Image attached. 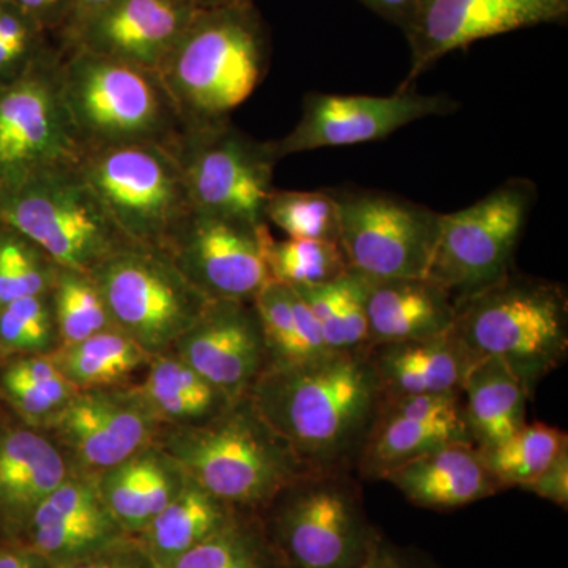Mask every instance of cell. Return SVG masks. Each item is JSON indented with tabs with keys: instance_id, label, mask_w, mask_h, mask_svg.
<instances>
[{
	"instance_id": "obj_31",
	"label": "cell",
	"mask_w": 568,
	"mask_h": 568,
	"mask_svg": "<svg viewBox=\"0 0 568 568\" xmlns=\"http://www.w3.org/2000/svg\"><path fill=\"white\" fill-rule=\"evenodd\" d=\"M145 354L122 332L103 331L63 347L54 365L73 387H100L132 373L145 361Z\"/></svg>"
},
{
	"instance_id": "obj_11",
	"label": "cell",
	"mask_w": 568,
	"mask_h": 568,
	"mask_svg": "<svg viewBox=\"0 0 568 568\" xmlns=\"http://www.w3.org/2000/svg\"><path fill=\"white\" fill-rule=\"evenodd\" d=\"M347 265L366 278H425L440 213L396 194L331 189Z\"/></svg>"
},
{
	"instance_id": "obj_8",
	"label": "cell",
	"mask_w": 568,
	"mask_h": 568,
	"mask_svg": "<svg viewBox=\"0 0 568 568\" xmlns=\"http://www.w3.org/2000/svg\"><path fill=\"white\" fill-rule=\"evenodd\" d=\"M274 547L286 568H361L381 537L342 470H312L284 489Z\"/></svg>"
},
{
	"instance_id": "obj_32",
	"label": "cell",
	"mask_w": 568,
	"mask_h": 568,
	"mask_svg": "<svg viewBox=\"0 0 568 568\" xmlns=\"http://www.w3.org/2000/svg\"><path fill=\"white\" fill-rule=\"evenodd\" d=\"M170 568H286L263 529L231 518Z\"/></svg>"
},
{
	"instance_id": "obj_46",
	"label": "cell",
	"mask_w": 568,
	"mask_h": 568,
	"mask_svg": "<svg viewBox=\"0 0 568 568\" xmlns=\"http://www.w3.org/2000/svg\"><path fill=\"white\" fill-rule=\"evenodd\" d=\"M114 2L115 0H81L82 6L97 11L106 9V7H110L111 3Z\"/></svg>"
},
{
	"instance_id": "obj_45",
	"label": "cell",
	"mask_w": 568,
	"mask_h": 568,
	"mask_svg": "<svg viewBox=\"0 0 568 568\" xmlns=\"http://www.w3.org/2000/svg\"><path fill=\"white\" fill-rule=\"evenodd\" d=\"M71 568H136L129 562L122 560H95V562L78 564Z\"/></svg>"
},
{
	"instance_id": "obj_4",
	"label": "cell",
	"mask_w": 568,
	"mask_h": 568,
	"mask_svg": "<svg viewBox=\"0 0 568 568\" xmlns=\"http://www.w3.org/2000/svg\"><path fill=\"white\" fill-rule=\"evenodd\" d=\"M171 452L186 476L227 506L272 503L312 473L246 396L211 424L174 437Z\"/></svg>"
},
{
	"instance_id": "obj_43",
	"label": "cell",
	"mask_w": 568,
	"mask_h": 568,
	"mask_svg": "<svg viewBox=\"0 0 568 568\" xmlns=\"http://www.w3.org/2000/svg\"><path fill=\"white\" fill-rule=\"evenodd\" d=\"M376 568H432L410 552L381 540L376 552Z\"/></svg>"
},
{
	"instance_id": "obj_30",
	"label": "cell",
	"mask_w": 568,
	"mask_h": 568,
	"mask_svg": "<svg viewBox=\"0 0 568 568\" xmlns=\"http://www.w3.org/2000/svg\"><path fill=\"white\" fill-rule=\"evenodd\" d=\"M566 448L568 437L562 429L534 422L480 454L500 489H526Z\"/></svg>"
},
{
	"instance_id": "obj_19",
	"label": "cell",
	"mask_w": 568,
	"mask_h": 568,
	"mask_svg": "<svg viewBox=\"0 0 568 568\" xmlns=\"http://www.w3.org/2000/svg\"><path fill=\"white\" fill-rule=\"evenodd\" d=\"M394 485L414 506L455 510L500 491L474 444H446L388 470Z\"/></svg>"
},
{
	"instance_id": "obj_5",
	"label": "cell",
	"mask_w": 568,
	"mask_h": 568,
	"mask_svg": "<svg viewBox=\"0 0 568 568\" xmlns=\"http://www.w3.org/2000/svg\"><path fill=\"white\" fill-rule=\"evenodd\" d=\"M0 223L78 274L91 275L123 248V235L82 175L80 162L39 171L0 189Z\"/></svg>"
},
{
	"instance_id": "obj_29",
	"label": "cell",
	"mask_w": 568,
	"mask_h": 568,
	"mask_svg": "<svg viewBox=\"0 0 568 568\" xmlns=\"http://www.w3.org/2000/svg\"><path fill=\"white\" fill-rule=\"evenodd\" d=\"M294 287L312 310L325 345L334 353L369 349L365 278L349 271L334 282Z\"/></svg>"
},
{
	"instance_id": "obj_10",
	"label": "cell",
	"mask_w": 568,
	"mask_h": 568,
	"mask_svg": "<svg viewBox=\"0 0 568 568\" xmlns=\"http://www.w3.org/2000/svg\"><path fill=\"white\" fill-rule=\"evenodd\" d=\"M536 201V183L510 179L463 211L440 213L425 278L454 298L503 278Z\"/></svg>"
},
{
	"instance_id": "obj_27",
	"label": "cell",
	"mask_w": 568,
	"mask_h": 568,
	"mask_svg": "<svg viewBox=\"0 0 568 568\" xmlns=\"http://www.w3.org/2000/svg\"><path fill=\"white\" fill-rule=\"evenodd\" d=\"M231 518L227 504L213 497L196 481H189L145 526L153 564L156 568H170L183 552L223 528Z\"/></svg>"
},
{
	"instance_id": "obj_40",
	"label": "cell",
	"mask_w": 568,
	"mask_h": 568,
	"mask_svg": "<svg viewBox=\"0 0 568 568\" xmlns=\"http://www.w3.org/2000/svg\"><path fill=\"white\" fill-rule=\"evenodd\" d=\"M0 345L13 351H37L47 346L33 334L32 328L7 306H0Z\"/></svg>"
},
{
	"instance_id": "obj_22",
	"label": "cell",
	"mask_w": 568,
	"mask_h": 568,
	"mask_svg": "<svg viewBox=\"0 0 568 568\" xmlns=\"http://www.w3.org/2000/svg\"><path fill=\"white\" fill-rule=\"evenodd\" d=\"M55 425L82 462L106 469L134 457L151 435L141 407L106 395L71 396Z\"/></svg>"
},
{
	"instance_id": "obj_21",
	"label": "cell",
	"mask_w": 568,
	"mask_h": 568,
	"mask_svg": "<svg viewBox=\"0 0 568 568\" xmlns=\"http://www.w3.org/2000/svg\"><path fill=\"white\" fill-rule=\"evenodd\" d=\"M364 278L369 345L413 342L454 331L455 298L437 284L426 278Z\"/></svg>"
},
{
	"instance_id": "obj_41",
	"label": "cell",
	"mask_w": 568,
	"mask_h": 568,
	"mask_svg": "<svg viewBox=\"0 0 568 568\" xmlns=\"http://www.w3.org/2000/svg\"><path fill=\"white\" fill-rule=\"evenodd\" d=\"M3 306H7L11 313H14L21 321H24L44 345L50 343V310L44 304L43 295H29V297L17 298V301Z\"/></svg>"
},
{
	"instance_id": "obj_12",
	"label": "cell",
	"mask_w": 568,
	"mask_h": 568,
	"mask_svg": "<svg viewBox=\"0 0 568 568\" xmlns=\"http://www.w3.org/2000/svg\"><path fill=\"white\" fill-rule=\"evenodd\" d=\"M181 160L193 212L235 222L265 224L274 192L275 142H257L227 121L190 132Z\"/></svg>"
},
{
	"instance_id": "obj_24",
	"label": "cell",
	"mask_w": 568,
	"mask_h": 568,
	"mask_svg": "<svg viewBox=\"0 0 568 568\" xmlns=\"http://www.w3.org/2000/svg\"><path fill=\"white\" fill-rule=\"evenodd\" d=\"M465 417L478 450L504 443L526 424L528 390L504 362L478 357L463 384Z\"/></svg>"
},
{
	"instance_id": "obj_26",
	"label": "cell",
	"mask_w": 568,
	"mask_h": 568,
	"mask_svg": "<svg viewBox=\"0 0 568 568\" xmlns=\"http://www.w3.org/2000/svg\"><path fill=\"white\" fill-rule=\"evenodd\" d=\"M111 518L100 493L80 481H63L33 510L37 548L59 556L92 547L110 534Z\"/></svg>"
},
{
	"instance_id": "obj_35",
	"label": "cell",
	"mask_w": 568,
	"mask_h": 568,
	"mask_svg": "<svg viewBox=\"0 0 568 568\" xmlns=\"http://www.w3.org/2000/svg\"><path fill=\"white\" fill-rule=\"evenodd\" d=\"M89 275L63 268L58 283V323L65 346L103 332L110 324L106 306Z\"/></svg>"
},
{
	"instance_id": "obj_7",
	"label": "cell",
	"mask_w": 568,
	"mask_h": 568,
	"mask_svg": "<svg viewBox=\"0 0 568 568\" xmlns=\"http://www.w3.org/2000/svg\"><path fill=\"white\" fill-rule=\"evenodd\" d=\"M80 170L112 223L136 245L155 248L175 239L193 213L181 160L166 144L84 151Z\"/></svg>"
},
{
	"instance_id": "obj_9",
	"label": "cell",
	"mask_w": 568,
	"mask_h": 568,
	"mask_svg": "<svg viewBox=\"0 0 568 568\" xmlns=\"http://www.w3.org/2000/svg\"><path fill=\"white\" fill-rule=\"evenodd\" d=\"M89 276L110 320L148 354L179 342L212 302L153 246H123Z\"/></svg>"
},
{
	"instance_id": "obj_28",
	"label": "cell",
	"mask_w": 568,
	"mask_h": 568,
	"mask_svg": "<svg viewBox=\"0 0 568 568\" xmlns=\"http://www.w3.org/2000/svg\"><path fill=\"white\" fill-rule=\"evenodd\" d=\"M63 481L61 454L44 437L14 432L0 440V503L17 510H36Z\"/></svg>"
},
{
	"instance_id": "obj_14",
	"label": "cell",
	"mask_w": 568,
	"mask_h": 568,
	"mask_svg": "<svg viewBox=\"0 0 568 568\" xmlns=\"http://www.w3.org/2000/svg\"><path fill=\"white\" fill-rule=\"evenodd\" d=\"M568 0H418L406 28L410 69L398 91L444 55L478 40L566 20Z\"/></svg>"
},
{
	"instance_id": "obj_47",
	"label": "cell",
	"mask_w": 568,
	"mask_h": 568,
	"mask_svg": "<svg viewBox=\"0 0 568 568\" xmlns=\"http://www.w3.org/2000/svg\"><path fill=\"white\" fill-rule=\"evenodd\" d=\"M204 2L213 3V6L226 7L234 6V3L245 2V0H204Z\"/></svg>"
},
{
	"instance_id": "obj_23",
	"label": "cell",
	"mask_w": 568,
	"mask_h": 568,
	"mask_svg": "<svg viewBox=\"0 0 568 568\" xmlns=\"http://www.w3.org/2000/svg\"><path fill=\"white\" fill-rule=\"evenodd\" d=\"M178 0H115L92 26L97 54L159 71L185 28Z\"/></svg>"
},
{
	"instance_id": "obj_16",
	"label": "cell",
	"mask_w": 568,
	"mask_h": 568,
	"mask_svg": "<svg viewBox=\"0 0 568 568\" xmlns=\"http://www.w3.org/2000/svg\"><path fill=\"white\" fill-rule=\"evenodd\" d=\"M267 234V224L193 212L175 235V264L212 301L252 302L272 280L264 256Z\"/></svg>"
},
{
	"instance_id": "obj_3",
	"label": "cell",
	"mask_w": 568,
	"mask_h": 568,
	"mask_svg": "<svg viewBox=\"0 0 568 568\" xmlns=\"http://www.w3.org/2000/svg\"><path fill=\"white\" fill-rule=\"evenodd\" d=\"M173 50L156 74L190 129L227 121L267 70V43L245 2L219 7Z\"/></svg>"
},
{
	"instance_id": "obj_42",
	"label": "cell",
	"mask_w": 568,
	"mask_h": 568,
	"mask_svg": "<svg viewBox=\"0 0 568 568\" xmlns=\"http://www.w3.org/2000/svg\"><path fill=\"white\" fill-rule=\"evenodd\" d=\"M358 2L364 3L369 10L381 14L384 20L398 26L405 32L413 20L418 0H358Z\"/></svg>"
},
{
	"instance_id": "obj_25",
	"label": "cell",
	"mask_w": 568,
	"mask_h": 568,
	"mask_svg": "<svg viewBox=\"0 0 568 568\" xmlns=\"http://www.w3.org/2000/svg\"><path fill=\"white\" fill-rule=\"evenodd\" d=\"M253 305L263 331L267 368L306 364L334 353L294 287L271 280L254 295Z\"/></svg>"
},
{
	"instance_id": "obj_6",
	"label": "cell",
	"mask_w": 568,
	"mask_h": 568,
	"mask_svg": "<svg viewBox=\"0 0 568 568\" xmlns=\"http://www.w3.org/2000/svg\"><path fill=\"white\" fill-rule=\"evenodd\" d=\"M58 84L71 130L84 151L164 144L179 115L159 74L106 55L81 59Z\"/></svg>"
},
{
	"instance_id": "obj_38",
	"label": "cell",
	"mask_w": 568,
	"mask_h": 568,
	"mask_svg": "<svg viewBox=\"0 0 568 568\" xmlns=\"http://www.w3.org/2000/svg\"><path fill=\"white\" fill-rule=\"evenodd\" d=\"M3 386L26 416L40 417L65 405L73 396V386L67 379L51 384H33L17 377L3 376Z\"/></svg>"
},
{
	"instance_id": "obj_39",
	"label": "cell",
	"mask_w": 568,
	"mask_h": 568,
	"mask_svg": "<svg viewBox=\"0 0 568 568\" xmlns=\"http://www.w3.org/2000/svg\"><path fill=\"white\" fill-rule=\"evenodd\" d=\"M526 491L534 493V495L549 500V503L556 504V506L567 508L568 448L560 452L558 458L526 488Z\"/></svg>"
},
{
	"instance_id": "obj_36",
	"label": "cell",
	"mask_w": 568,
	"mask_h": 568,
	"mask_svg": "<svg viewBox=\"0 0 568 568\" xmlns=\"http://www.w3.org/2000/svg\"><path fill=\"white\" fill-rule=\"evenodd\" d=\"M50 286L40 250L13 227L0 223V306L29 295H43Z\"/></svg>"
},
{
	"instance_id": "obj_20",
	"label": "cell",
	"mask_w": 568,
	"mask_h": 568,
	"mask_svg": "<svg viewBox=\"0 0 568 568\" xmlns=\"http://www.w3.org/2000/svg\"><path fill=\"white\" fill-rule=\"evenodd\" d=\"M384 398L459 395L477 361L454 331L432 338L369 347Z\"/></svg>"
},
{
	"instance_id": "obj_18",
	"label": "cell",
	"mask_w": 568,
	"mask_h": 568,
	"mask_svg": "<svg viewBox=\"0 0 568 568\" xmlns=\"http://www.w3.org/2000/svg\"><path fill=\"white\" fill-rule=\"evenodd\" d=\"M457 443L474 444L462 394L384 398L358 454V470L369 480H383L407 459Z\"/></svg>"
},
{
	"instance_id": "obj_33",
	"label": "cell",
	"mask_w": 568,
	"mask_h": 568,
	"mask_svg": "<svg viewBox=\"0 0 568 568\" xmlns=\"http://www.w3.org/2000/svg\"><path fill=\"white\" fill-rule=\"evenodd\" d=\"M264 256L268 274L287 286L334 282L351 271L338 242L284 239L265 235Z\"/></svg>"
},
{
	"instance_id": "obj_15",
	"label": "cell",
	"mask_w": 568,
	"mask_h": 568,
	"mask_svg": "<svg viewBox=\"0 0 568 568\" xmlns=\"http://www.w3.org/2000/svg\"><path fill=\"white\" fill-rule=\"evenodd\" d=\"M458 108L446 95L413 91L390 97L313 92L305 97L304 114L293 132L275 142L276 155L283 159L291 153L384 140L409 123L452 114Z\"/></svg>"
},
{
	"instance_id": "obj_2",
	"label": "cell",
	"mask_w": 568,
	"mask_h": 568,
	"mask_svg": "<svg viewBox=\"0 0 568 568\" xmlns=\"http://www.w3.org/2000/svg\"><path fill=\"white\" fill-rule=\"evenodd\" d=\"M454 332L477 357L504 362L532 395L567 357L566 287L510 271L455 298Z\"/></svg>"
},
{
	"instance_id": "obj_48",
	"label": "cell",
	"mask_w": 568,
	"mask_h": 568,
	"mask_svg": "<svg viewBox=\"0 0 568 568\" xmlns=\"http://www.w3.org/2000/svg\"><path fill=\"white\" fill-rule=\"evenodd\" d=\"M381 540H383V538H381ZM381 544V541H379ZM376 552H377V549H376ZM376 552L375 555H373V558L368 560V562L365 564L364 567H361V568H376Z\"/></svg>"
},
{
	"instance_id": "obj_44",
	"label": "cell",
	"mask_w": 568,
	"mask_h": 568,
	"mask_svg": "<svg viewBox=\"0 0 568 568\" xmlns=\"http://www.w3.org/2000/svg\"><path fill=\"white\" fill-rule=\"evenodd\" d=\"M0 568H39L28 556L17 555V552H3L0 555Z\"/></svg>"
},
{
	"instance_id": "obj_37",
	"label": "cell",
	"mask_w": 568,
	"mask_h": 568,
	"mask_svg": "<svg viewBox=\"0 0 568 568\" xmlns=\"http://www.w3.org/2000/svg\"><path fill=\"white\" fill-rule=\"evenodd\" d=\"M148 467L149 457H132L111 467L103 478L100 497L104 507L126 528H145L152 521Z\"/></svg>"
},
{
	"instance_id": "obj_1",
	"label": "cell",
	"mask_w": 568,
	"mask_h": 568,
	"mask_svg": "<svg viewBox=\"0 0 568 568\" xmlns=\"http://www.w3.org/2000/svg\"><path fill=\"white\" fill-rule=\"evenodd\" d=\"M246 398L312 470L357 459L384 402L369 349L264 369Z\"/></svg>"
},
{
	"instance_id": "obj_13",
	"label": "cell",
	"mask_w": 568,
	"mask_h": 568,
	"mask_svg": "<svg viewBox=\"0 0 568 568\" xmlns=\"http://www.w3.org/2000/svg\"><path fill=\"white\" fill-rule=\"evenodd\" d=\"M58 82L28 67L0 84V189L50 168L80 162Z\"/></svg>"
},
{
	"instance_id": "obj_34",
	"label": "cell",
	"mask_w": 568,
	"mask_h": 568,
	"mask_svg": "<svg viewBox=\"0 0 568 568\" xmlns=\"http://www.w3.org/2000/svg\"><path fill=\"white\" fill-rule=\"evenodd\" d=\"M265 220L291 239L338 242V204L331 190L278 192L274 190L264 211Z\"/></svg>"
},
{
	"instance_id": "obj_17",
	"label": "cell",
	"mask_w": 568,
	"mask_h": 568,
	"mask_svg": "<svg viewBox=\"0 0 568 568\" xmlns=\"http://www.w3.org/2000/svg\"><path fill=\"white\" fill-rule=\"evenodd\" d=\"M182 361L231 403L245 398L267 368L263 331L253 301H212L179 339Z\"/></svg>"
}]
</instances>
